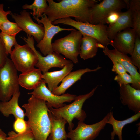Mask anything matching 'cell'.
I'll return each mask as SVG.
<instances>
[{
    "mask_svg": "<svg viewBox=\"0 0 140 140\" xmlns=\"http://www.w3.org/2000/svg\"><path fill=\"white\" fill-rule=\"evenodd\" d=\"M48 7L44 14L52 23L70 17L75 20L90 23L92 7L98 3L95 0H62L58 2L47 0Z\"/></svg>",
    "mask_w": 140,
    "mask_h": 140,
    "instance_id": "obj_1",
    "label": "cell"
},
{
    "mask_svg": "<svg viewBox=\"0 0 140 140\" xmlns=\"http://www.w3.org/2000/svg\"><path fill=\"white\" fill-rule=\"evenodd\" d=\"M22 107L25 110V116L27 118V123L33 132L34 140H47L51 125L46 101L31 95Z\"/></svg>",
    "mask_w": 140,
    "mask_h": 140,
    "instance_id": "obj_2",
    "label": "cell"
},
{
    "mask_svg": "<svg viewBox=\"0 0 140 140\" xmlns=\"http://www.w3.org/2000/svg\"><path fill=\"white\" fill-rule=\"evenodd\" d=\"M98 86L94 88L88 93L76 96L74 101L70 104H65L62 107L57 109L49 108L48 110L55 117H61L65 120L68 124V129L70 131L74 127V124L72 122L74 119L75 118L79 121H85L87 115L82 109L83 104L86 100L93 95Z\"/></svg>",
    "mask_w": 140,
    "mask_h": 140,
    "instance_id": "obj_3",
    "label": "cell"
},
{
    "mask_svg": "<svg viewBox=\"0 0 140 140\" xmlns=\"http://www.w3.org/2000/svg\"><path fill=\"white\" fill-rule=\"evenodd\" d=\"M17 71L11 59L7 58L6 62L0 68V100H9L13 95L19 91Z\"/></svg>",
    "mask_w": 140,
    "mask_h": 140,
    "instance_id": "obj_4",
    "label": "cell"
},
{
    "mask_svg": "<svg viewBox=\"0 0 140 140\" xmlns=\"http://www.w3.org/2000/svg\"><path fill=\"white\" fill-rule=\"evenodd\" d=\"M82 37V34L79 31H71L68 35L52 43L53 51L62 54L73 63H77Z\"/></svg>",
    "mask_w": 140,
    "mask_h": 140,
    "instance_id": "obj_5",
    "label": "cell"
},
{
    "mask_svg": "<svg viewBox=\"0 0 140 140\" xmlns=\"http://www.w3.org/2000/svg\"><path fill=\"white\" fill-rule=\"evenodd\" d=\"M52 24L54 25L61 24L72 26L78 30L82 35L95 38L98 43L105 46H107L110 44L111 40L107 34V26L105 24H93L89 23L78 22L70 17L58 19L53 22Z\"/></svg>",
    "mask_w": 140,
    "mask_h": 140,
    "instance_id": "obj_6",
    "label": "cell"
},
{
    "mask_svg": "<svg viewBox=\"0 0 140 140\" xmlns=\"http://www.w3.org/2000/svg\"><path fill=\"white\" fill-rule=\"evenodd\" d=\"M14 46L10 58L17 70L23 73L34 68L38 60L34 50L27 44L21 45L16 42Z\"/></svg>",
    "mask_w": 140,
    "mask_h": 140,
    "instance_id": "obj_7",
    "label": "cell"
},
{
    "mask_svg": "<svg viewBox=\"0 0 140 140\" xmlns=\"http://www.w3.org/2000/svg\"><path fill=\"white\" fill-rule=\"evenodd\" d=\"M22 38L36 53L38 60L35 66L39 69L43 74L48 72L50 68L58 67L62 68L66 65L72 62L59 54L53 52L45 56L37 51L34 46V40L33 37L27 36V38L23 37Z\"/></svg>",
    "mask_w": 140,
    "mask_h": 140,
    "instance_id": "obj_8",
    "label": "cell"
},
{
    "mask_svg": "<svg viewBox=\"0 0 140 140\" xmlns=\"http://www.w3.org/2000/svg\"><path fill=\"white\" fill-rule=\"evenodd\" d=\"M109 113L100 121L92 124H87L84 121H79L76 127L67 134L71 140H94L103 129L109 116Z\"/></svg>",
    "mask_w": 140,
    "mask_h": 140,
    "instance_id": "obj_9",
    "label": "cell"
},
{
    "mask_svg": "<svg viewBox=\"0 0 140 140\" xmlns=\"http://www.w3.org/2000/svg\"><path fill=\"white\" fill-rule=\"evenodd\" d=\"M126 8L124 0H104L96 3L91 8L90 23L105 24L106 19L110 13L115 11H121L122 9Z\"/></svg>",
    "mask_w": 140,
    "mask_h": 140,
    "instance_id": "obj_10",
    "label": "cell"
},
{
    "mask_svg": "<svg viewBox=\"0 0 140 140\" xmlns=\"http://www.w3.org/2000/svg\"><path fill=\"white\" fill-rule=\"evenodd\" d=\"M28 94L47 101L46 104L48 108L52 107L55 109L63 106L65 102H71L75 100L76 96L68 93L60 95H54L46 87L44 80L33 91L28 93Z\"/></svg>",
    "mask_w": 140,
    "mask_h": 140,
    "instance_id": "obj_11",
    "label": "cell"
},
{
    "mask_svg": "<svg viewBox=\"0 0 140 140\" xmlns=\"http://www.w3.org/2000/svg\"><path fill=\"white\" fill-rule=\"evenodd\" d=\"M33 18L38 24H42L44 29V33L42 40L36 45L41 52L45 56L52 53L53 51L52 46V40L55 34L63 31L75 30L73 28H66L60 27L59 25L55 26L48 19L47 16L44 14L41 19L33 17Z\"/></svg>",
    "mask_w": 140,
    "mask_h": 140,
    "instance_id": "obj_12",
    "label": "cell"
},
{
    "mask_svg": "<svg viewBox=\"0 0 140 140\" xmlns=\"http://www.w3.org/2000/svg\"><path fill=\"white\" fill-rule=\"evenodd\" d=\"M20 14L12 13L11 15L18 26L24 31L28 36H32L38 43L43 39L44 29L42 24H37L33 21L30 13L25 10L20 12Z\"/></svg>",
    "mask_w": 140,
    "mask_h": 140,
    "instance_id": "obj_13",
    "label": "cell"
},
{
    "mask_svg": "<svg viewBox=\"0 0 140 140\" xmlns=\"http://www.w3.org/2000/svg\"><path fill=\"white\" fill-rule=\"evenodd\" d=\"M103 52L110 60H116L122 65L132 78L133 82L131 86L135 89H140V74L137 71L138 68L133 64L130 57L115 49L110 50L107 46L103 49Z\"/></svg>",
    "mask_w": 140,
    "mask_h": 140,
    "instance_id": "obj_14",
    "label": "cell"
},
{
    "mask_svg": "<svg viewBox=\"0 0 140 140\" xmlns=\"http://www.w3.org/2000/svg\"><path fill=\"white\" fill-rule=\"evenodd\" d=\"M137 34L134 29L128 28L118 33L110 44L114 49L125 54L131 55Z\"/></svg>",
    "mask_w": 140,
    "mask_h": 140,
    "instance_id": "obj_15",
    "label": "cell"
},
{
    "mask_svg": "<svg viewBox=\"0 0 140 140\" xmlns=\"http://www.w3.org/2000/svg\"><path fill=\"white\" fill-rule=\"evenodd\" d=\"M120 99L122 104L136 114L140 112V89H137L130 85H122L119 90Z\"/></svg>",
    "mask_w": 140,
    "mask_h": 140,
    "instance_id": "obj_16",
    "label": "cell"
},
{
    "mask_svg": "<svg viewBox=\"0 0 140 140\" xmlns=\"http://www.w3.org/2000/svg\"><path fill=\"white\" fill-rule=\"evenodd\" d=\"M101 68L98 66L94 69L88 68L81 69L71 72L62 80L60 85L58 86L52 92L53 94L60 95L65 93L66 91L78 80L81 79V76L85 73L96 72Z\"/></svg>",
    "mask_w": 140,
    "mask_h": 140,
    "instance_id": "obj_17",
    "label": "cell"
},
{
    "mask_svg": "<svg viewBox=\"0 0 140 140\" xmlns=\"http://www.w3.org/2000/svg\"><path fill=\"white\" fill-rule=\"evenodd\" d=\"M20 94L18 91L13 95L11 99L6 102H0V112L5 117H8L13 115L15 119H24L25 113L18 104V100Z\"/></svg>",
    "mask_w": 140,
    "mask_h": 140,
    "instance_id": "obj_18",
    "label": "cell"
},
{
    "mask_svg": "<svg viewBox=\"0 0 140 140\" xmlns=\"http://www.w3.org/2000/svg\"><path fill=\"white\" fill-rule=\"evenodd\" d=\"M43 76L41 71L35 68L22 73L18 77L19 85L26 89L33 90L43 80Z\"/></svg>",
    "mask_w": 140,
    "mask_h": 140,
    "instance_id": "obj_19",
    "label": "cell"
},
{
    "mask_svg": "<svg viewBox=\"0 0 140 140\" xmlns=\"http://www.w3.org/2000/svg\"><path fill=\"white\" fill-rule=\"evenodd\" d=\"M72 62L65 65L60 70L47 72L43 74L44 82L47 84L48 88L52 92L58 86L59 84L68 75L73 69Z\"/></svg>",
    "mask_w": 140,
    "mask_h": 140,
    "instance_id": "obj_20",
    "label": "cell"
},
{
    "mask_svg": "<svg viewBox=\"0 0 140 140\" xmlns=\"http://www.w3.org/2000/svg\"><path fill=\"white\" fill-rule=\"evenodd\" d=\"M132 27L131 13L128 9L125 12H121L117 21L107 26V31L108 37L110 40H112L119 32L127 28Z\"/></svg>",
    "mask_w": 140,
    "mask_h": 140,
    "instance_id": "obj_21",
    "label": "cell"
},
{
    "mask_svg": "<svg viewBox=\"0 0 140 140\" xmlns=\"http://www.w3.org/2000/svg\"><path fill=\"white\" fill-rule=\"evenodd\" d=\"M48 114L51 129L47 140H67V134L65 129L67 121L62 118L55 117L49 110Z\"/></svg>",
    "mask_w": 140,
    "mask_h": 140,
    "instance_id": "obj_22",
    "label": "cell"
},
{
    "mask_svg": "<svg viewBox=\"0 0 140 140\" xmlns=\"http://www.w3.org/2000/svg\"><path fill=\"white\" fill-rule=\"evenodd\" d=\"M109 116L107 121V124L111 125L113 128V131L111 133V139L113 140L115 136H118L119 140H123L122 136V130L123 128L128 124L132 123L137 121L140 117V112L130 117L122 120H118L115 119L113 117V112H109Z\"/></svg>",
    "mask_w": 140,
    "mask_h": 140,
    "instance_id": "obj_23",
    "label": "cell"
},
{
    "mask_svg": "<svg viewBox=\"0 0 140 140\" xmlns=\"http://www.w3.org/2000/svg\"><path fill=\"white\" fill-rule=\"evenodd\" d=\"M98 42L93 37L82 35L79 54L81 58L86 60L95 56L98 50L97 46Z\"/></svg>",
    "mask_w": 140,
    "mask_h": 140,
    "instance_id": "obj_24",
    "label": "cell"
},
{
    "mask_svg": "<svg viewBox=\"0 0 140 140\" xmlns=\"http://www.w3.org/2000/svg\"><path fill=\"white\" fill-rule=\"evenodd\" d=\"M129 9L131 13L132 28L140 37V0H130Z\"/></svg>",
    "mask_w": 140,
    "mask_h": 140,
    "instance_id": "obj_25",
    "label": "cell"
},
{
    "mask_svg": "<svg viewBox=\"0 0 140 140\" xmlns=\"http://www.w3.org/2000/svg\"><path fill=\"white\" fill-rule=\"evenodd\" d=\"M47 2L46 0H35L32 4H26L22 6V8L32 10L33 12L31 13L33 17L39 18L41 17L48 7Z\"/></svg>",
    "mask_w": 140,
    "mask_h": 140,
    "instance_id": "obj_26",
    "label": "cell"
},
{
    "mask_svg": "<svg viewBox=\"0 0 140 140\" xmlns=\"http://www.w3.org/2000/svg\"><path fill=\"white\" fill-rule=\"evenodd\" d=\"M6 140H34L33 132L28 126L26 130L21 133H17L13 131H9Z\"/></svg>",
    "mask_w": 140,
    "mask_h": 140,
    "instance_id": "obj_27",
    "label": "cell"
},
{
    "mask_svg": "<svg viewBox=\"0 0 140 140\" xmlns=\"http://www.w3.org/2000/svg\"><path fill=\"white\" fill-rule=\"evenodd\" d=\"M1 32L8 35H16L22 31L16 23L9 20L0 23Z\"/></svg>",
    "mask_w": 140,
    "mask_h": 140,
    "instance_id": "obj_28",
    "label": "cell"
},
{
    "mask_svg": "<svg viewBox=\"0 0 140 140\" xmlns=\"http://www.w3.org/2000/svg\"><path fill=\"white\" fill-rule=\"evenodd\" d=\"M130 57L133 64L140 70V37L137 36L133 50Z\"/></svg>",
    "mask_w": 140,
    "mask_h": 140,
    "instance_id": "obj_29",
    "label": "cell"
},
{
    "mask_svg": "<svg viewBox=\"0 0 140 140\" xmlns=\"http://www.w3.org/2000/svg\"><path fill=\"white\" fill-rule=\"evenodd\" d=\"M16 35H10L2 32L0 33V37L4 43L8 54H11L12 48L17 42L15 38Z\"/></svg>",
    "mask_w": 140,
    "mask_h": 140,
    "instance_id": "obj_30",
    "label": "cell"
},
{
    "mask_svg": "<svg viewBox=\"0 0 140 140\" xmlns=\"http://www.w3.org/2000/svg\"><path fill=\"white\" fill-rule=\"evenodd\" d=\"M120 86L122 85H127L133 83V80L131 76L127 72L117 74L114 78Z\"/></svg>",
    "mask_w": 140,
    "mask_h": 140,
    "instance_id": "obj_31",
    "label": "cell"
},
{
    "mask_svg": "<svg viewBox=\"0 0 140 140\" xmlns=\"http://www.w3.org/2000/svg\"><path fill=\"white\" fill-rule=\"evenodd\" d=\"M28 126L27 121L24 119L19 118L15 119L13 124L14 129L17 133H21L25 131Z\"/></svg>",
    "mask_w": 140,
    "mask_h": 140,
    "instance_id": "obj_32",
    "label": "cell"
},
{
    "mask_svg": "<svg viewBox=\"0 0 140 140\" xmlns=\"http://www.w3.org/2000/svg\"><path fill=\"white\" fill-rule=\"evenodd\" d=\"M4 43L0 37V68L5 64L8 55Z\"/></svg>",
    "mask_w": 140,
    "mask_h": 140,
    "instance_id": "obj_33",
    "label": "cell"
},
{
    "mask_svg": "<svg viewBox=\"0 0 140 140\" xmlns=\"http://www.w3.org/2000/svg\"><path fill=\"white\" fill-rule=\"evenodd\" d=\"M113 65L111 70L118 74L126 73L127 71L122 65L117 61L113 60H111Z\"/></svg>",
    "mask_w": 140,
    "mask_h": 140,
    "instance_id": "obj_34",
    "label": "cell"
},
{
    "mask_svg": "<svg viewBox=\"0 0 140 140\" xmlns=\"http://www.w3.org/2000/svg\"><path fill=\"white\" fill-rule=\"evenodd\" d=\"M121 12V11H115L110 13L106 19V24L110 25L114 23L118 18Z\"/></svg>",
    "mask_w": 140,
    "mask_h": 140,
    "instance_id": "obj_35",
    "label": "cell"
},
{
    "mask_svg": "<svg viewBox=\"0 0 140 140\" xmlns=\"http://www.w3.org/2000/svg\"><path fill=\"white\" fill-rule=\"evenodd\" d=\"M11 13V12L10 11H4L3 4H0V23L9 21L7 18V15H10Z\"/></svg>",
    "mask_w": 140,
    "mask_h": 140,
    "instance_id": "obj_36",
    "label": "cell"
},
{
    "mask_svg": "<svg viewBox=\"0 0 140 140\" xmlns=\"http://www.w3.org/2000/svg\"><path fill=\"white\" fill-rule=\"evenodd\" d=\"M7 134L0 128V140H6Z\"/></svg>",
    "mask_w": 140,
    "mask_h": 140,
    "instance_id": "obj_37",
    "label": "cell"
},
{
    "mask_svg": "<svg viewBox=\"0 0 140 140\" xmlns=\"http://www.w3.org/2000/svg\"><path fill=\"white\" fill-rule=\"evenodd\" d=\"M97 46L98 48H100L103 49L106 47L100 43H98L97 44Z\"/></svg>",
    "mask_w": 140,
    "mask_h": 140,
    "instance_id": "obj_38",
    "label": "cell"
}]
</instances>
